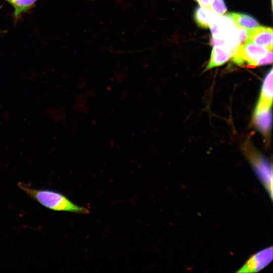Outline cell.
<instances>
[{
	"label": "cell",
	"mask_w": 273,
	"mask_h": 273,
	"mask_svg": "<svg viewBox=\"0 0 273 273\" xmlns=\"http://www.w3.org/2000/svg\"><path fill=\"white\" fill-rule=\"evenodd\" d=\"M270 50L272 49L250 43H241L231 59L239 65L246 63L250 66H256L257 62L264 57Z\"/></svg>",
	"instance_id": "cell-2"
},
{
	"label": "cell",
	"mask_w": 273,
	"mask_h": 273,
	"mask_svg": "<svg viewBox=\"0 0 273 273\" xmlns=\"http://www.w3.org/2000/svg\"><path fill=\"white\" fill-rule=\"evenodd\" d=\"M245 41L272 49V29L267 27L258 26L247 30Z\"/></svg>",
	"instance_id": "cell-5"
},
{
	"label": "cell",
	"mask_w": 273,
	"mask_h": 273,
	"mask_svg": "<svg viewBox=\"0 0 273 273\" xmlns=\"http://www.w3.org/2000/svg\"><path fill=\"white\" fill-rule=\"evenodd\" d=\"M210 9L218 15H222L226 11V7L223 0H212Z\"/></svg>",
	"instance_id": "cell-12"
},
{
	"label": "cell",
	"mask_w": 273,
	"mask_h": 273,
	"mask_svg": "<svg viewBox=\"0 0 273 273\" xmlns=\"http://www.w3.org/2000/svg\"><path fill=\"white\" fill-rule=\"evenodd\" d=\"M14 8V15L17 18L23 12L30 8L37 0H6Z\"/></svg>",
	"instance_id": "cell-11"
},
{
	"label": "cell",
	"mask_w": 273,
	"mask_h": 273,
	"mask_svg": "<svg viewBox=\"0 0 273 273\" xmlns=\"http://www.w3.org/2000/svg\"><path fill=\"white\" fill-rule=\"evenodd\" d=\"M249 159L256 175L272 200V171L271 165L264 158L256 153L250 154Z\"/></svg>",
	"instance_id": "cell-3"
},
{
	"label": "cell",
	"mask_w": 273,
	"mask_h": 273,
	"mask_svg": "<svg viewBox=\"0 0 273 273\" xmlns=\"http://www.w3.org/2000/svg\"><path fill=\"white\" fill-rule=\"evenodd\" d=\"M233 54V51L225 46H214L205 71L223 65L231 58Z\"/></svg>",
	"instance_id": "cell-7"
},
{
	"label": "cell",
	"mask_w": 273,
	"mask_h": 273,
	"mask_svg": "<svg viewBox=\"0 0 273 273\" xmlns=\"http://www.w3.org/2000/svg\"><path fill=\"white\" fill-rule=\"evenodd\" d=\"M202 7L210 8L212 0H196Z\"/></svg>",
	"instance_id": "cell-14"
},
{
	"label": "cell",
	"mask_w": 273,
	"mask_h": 273,
	"mask_svg": "<svg viewBox=\"0 0 273 273\" xmlns=\"http://www.w3.org/2000/svg\"><path fill=\"white\" fill-rule=\"evenodd\" d=\"M272 259V247L265 248L250 256L237 272H256L266 266Z\"/></svg>",
	"instance_id": "cell-4"
},
{
	"label": "cell",
	"mask_w": 273,
	"mask_h": 273,
	"mask_svg": "<svg viewBox=\"0 0 273 273\" xmlns=\"http://www.w3.org/2000/svg\"><path fill=\"white\" fill-rule=\"evenodd\" d=\"M218 16L210 8L202 7L198 8L195 13V19L197 23L204 28L210 27Z\"/></svg>",
	"instance_id": "cell-8"
},
{
	"label": "cell",
	"mask_w": 273,
	"mask_h": 273,
	"mask_svg": "<svg viewBox=\"0 0 273 273\" xmlns=\"http://www.w3.org/2000/svg\"><path fill=\"white\" fill-rule=\"evenodd\" d=\"M18 186L28 196L49 209L78 214L89 212L86 208L77 205L59 192L48 189H35L22 182H19Z\"/></svg>",
	"instance_id": "cell-1"
},
{
	"label": "cell",
	"mask_w": 273,
	"mask_h": 273,
	"mask_svg": "<svg viewBox=\"0 0 273 273\" xmlns=\"http://www.w3.org/2000/svg\"><path fill=\"white\" fill-rule=\"evenodd\" d=\"M226 16L238 28L249 30L259 26L258 22L254 18L246 14L232 13Z\"/></svg>",
	"instance_id": "cell-9"
},
{
	"label": "cell",
	"mask_w": 273,
	"mask_h": 273,
	"mask_svg": "<svg viewBox=\"0 0 273 273\" xmlns=\"http://www.w3.org/2000/svg\"><path fill=\"white\" fill-rule=\"evenodd\" d=\"M272 62V50H270L266 55L260 59L257 63L256 66L271 64Z\"/></svg>",
	"instance_id": "cell-13"
},
{
	"label": "cell",
	"mask_w": 273,
	"mask_h": 273,
	"mask_svg": "<svg viewBox=\"0 0 273 273\" xmlns=\"http://www.w3.org/2000/svg\"><path fill=\"white\" fill-rule=\"evenodd\" d=\"M272 68L264 79L255 112L269 110L272 102Z\"/></svg>",
	"instance_id": "cell-6"
},
{
	"label": "cell",
	"mask_w": 273,
	"mask_h": 273,
	"mask_svg": "<svg viewBox=\"0 0 273 273\" xmlns=\"http://www.w3.org/2000/svg\"><path fill=\"white\" fill-rule=\"evenodd\" d=\"M254 119L258 127L265 135H267L269 131L271 124L270 109L255 112Z\"/></svg>",
	"instance_id": "cell-10"
}]
</instances>
